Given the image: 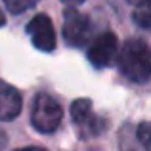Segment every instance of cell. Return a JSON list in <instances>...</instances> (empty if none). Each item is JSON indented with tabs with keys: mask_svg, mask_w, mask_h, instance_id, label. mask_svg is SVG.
Wrapping results in <instances>:
<instances>
[{
	"mask_svg": "<svg viewBox=\"0 0 151 151\" xmlns=\"http://www.w3.org/2000/svg\"><path fill=\"white\" fill-rule=\"evenodd\" d=\"M119 71L132 82H147L151 78V48L142 38L124 42L117 58Z\"/></svg>",
	"mask_w": 151,
	"mask_h": 151,
	"instance_id": "obj_1",
	"label": "cell"
},
{
	"mask_svg": "<svg viewBox=\"0 0 151 151\" xmlns=\"http://www.w3.org/2000/svg\"><path fill=\"white\" fill-rule=\"evenodd\" d=\"M63 111L59 103L48 94H38L35 98L33 109H31V122L42 134H52L61 124Z\"/></svg>",
	"mask_w": 151,
	"mask_h": 151,
	"instance_id": "obj_2",
	"label": "cell"
},
{
	"mask_svg": "<svg viewBox=\"0 0 151 151\" xmlns=\"http://www.w3.org/2000/svg\"><path fill=\"white\" fill-rule=\"evenodd\" d=\"M90 37H92V23H90L88 15L75 10L73 6L69 10H65V15H63V38H65L67 44L81 48L90 40Z\"/></svg>",
	"mask_w": 151,
	"mask_h": 151,
	"instance_id": "obj_3",
	"label": "cell"
},
{
	"mask_svg": "<svg viewBox=\"0 0 151 151\" xmlns=\"http://www.w3.org/2000/svg\"><path fill=\"white\" fill-rule=\"evenodd\" d=\"M71 117H73V122L78 128L82 138L98 136L105 128V122L92 111V101L90 100L73 101V105H71Z\"/></svg>",
	"mask_w": 151,
	"mask_h": 151,
	"instance_id": "obj_4",
	"label": "cell"
},
{
	"mask_svg": "<svg viewBox=\"0 0 151 151\" xmlns=\"http://www.w3.org/2000/svg\"><path fill=\"white\" fill-rule=\"evenodd\" d=\"M117 50H119L117 37L107 31V33H101L98 38H94V42L88 48V59L94 67L101 69V67H107L115 61Z\"/></svg>",
	"mask_w": 151,
	"mask_h": 151,
	"instance_id": "obj_5",
	"label": "cell"
},
{
	"mask_svg": "<svg viewBox=\"0 0 151 151\" xmlns=\"http://www.w3.org/2000/svg\"><path fill=\"white\" fill-rule=\"evenodd\" d=\"M27 33H29L33 46L40 52H52L55 48V31L52 25V19L44 14L35 15L27 25Z\"/></svg>",
	"mask_w": 151,
	"mask_h": 151,
	"instance_id": "obj_6",
	"label": "cell"
},
{
	"mask_svg": "<svg viewBox=\"0 0 151 151\" xmlns=\"http://www.w3.org/2000/svg\"><path fill=\"white\" fill-rule=\"evenodd\" d=\"M21 113V94L14 86L0 82V121H14Z\"/></svg>",
	"mask_w": 151,
	"mask_h": 151,
	"instance_id": "obj_7",
	"label": "cell"
},
{
	"mask_svg": "<svg viewBox=\"0 0 151 151\" xmlns=\"http://www.w3.org/2000/svg\"><path fill=\"white\" fill-rule=\"evenodd\" d=\"M132 19L142 29H151V0H145V2L138 4Z\"/></svg>",
	"mask_w": 151,
	"mask_h": 151,
	"instance_id": "obj_8",
	"label": "cell"
},
{
	"mask_svg": "<svg viewBox=\"0 0 151 151\" xmlns=\"http://www.w3.org/2000/svg\"><path fill=\"white\" fill-rule=\"evenodd\" d=\"M2 2L6 4L8 12H12V14H23L25 10L33 8L38 0H2Z\"/></svg>",
	"mask_w": 151,
	"mask_h": 151,
	"instance_id": "obj_9",
	"label": "cell"
},
{
	"mask_svg": "<svg viewBox=\"0 0 151 151\" xmlns=\"http://www.w3.org/2000/svg\"><path fill=\"white\" fill-rule=\"evenodd\" d=\"M138 142L144 145L147 151H151V122H144L138 126Z\"/></svg>",
	"mask_w": 151,
	"mask_h": 151,
	"instance_id": "obj_10",
	"label": "cell"
},
{
	"mask_svg": "<svg viewBox=\"0 0 151 151\" xmlns=\"http://www.w3.org/2000/svg\"><path fill=\"white\" fill-rule=\"evenodd\" d=\"M6 142H8L6 134H4V130H0V151H2L4 147H6Z\"/></svg>",
	"mask_w": 151,
	"mask_h": 151,
	"instance_id": "obj_11",
	"label": "cell"
},
{
	"mask_svg": "<svg viewBox=\"0 0 151 151\" xmlns=\"http://www.w3.org/2000/svg\"><path fill=\"white\" fill-rule=\"evenodd\" d=\"M63 4H67V6H78V4H82L84 0H61Z\"/></svg>",
	"mask_w": 151,
	"mask_h": 151,
	"instance_id": "obj_12",
	"label": "cell"
},
{
	"mask_svg": "<svg viewBox=\"0 0 151 151\" xmlns=\"http://www.w3.org/2000/svg\"><path fill=\"white\" fill-rule=\"evenodd\" d=\"M15 151H48L44 147H23V149H15Z\"/></svg>",
	"mask_w": 151,
	"mask_h": 151,
	"instance_id": "obj_13",
	"label": "cell"
},
{
	"mask_svg": "<svg viewBox=\"0 0 151 151\" xmlns=\"http://www.w3.org/2000/svg\"><path fill=\"white\" fill-rule=\"evenodd\" d=\"M4 23H6V15H4V12L0 10V27H2Z\"/></svg>",
	"mask_w": 151,
	"mask_h": 151,
	"instance_id": "obj_14",
	"label": "cell"
},
{
	"mask_svg": "<svg viewBox=\"0 0 151 151\" xmlns=\"http://www.w3.org/2000/svg\"><path fill=\"white\" fill-rule=\"evenodd\" d=\"M126 2H130V4H136V6H138V4H142V2H145V0H126Z\"/></svg>",
	"mask_w": 151,
	"mask_h": 151,
	"instance_id": "obj_15",
	"label": "cell"
}]
</instances>
